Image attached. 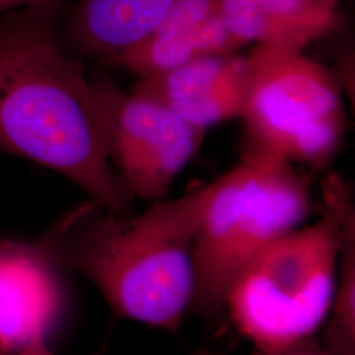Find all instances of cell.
<instances>
[{
  "mask_svg": "<svg viewBox=\"0 0 355 355\" xmlns=\"http://www.w3.org/2000/svg\"><path fill=\"white\" fill-rule=\"evenodd\" d=\"M60 3L0 15V154L54 170L107 211L132 215L136 199L110 161L91 76L57 35Z\"/></svg>",
  "mask_w": 355,
  "mask_h": 355,
  "instance_id": "6da1fadb",
  "label": "cell"
},
{
  "mask_svg": "<svg viewBox=\"0 0 355 355\" xmlns=\"http://www.w3.org/2000/svg\"><path fill=\"white\" fill-rule=\"evenodd\" d=\"M203 199L200 187L137 216L114 215L89 199L67 209L37 243L55 266L85 275L114 316L177 331L193 300L192 248Z\"/></svg>",
  "mask_w": 355,
  "mask_h": 355,
  "instance_id": "7a4b0ae2",
  "label": "cell"
},
{
  "mask_svg": "<svg viewBox=\"0 0 355 355\" xmlns=\"http://www.w3.org/2000/svg\"><path fill=\"white\" fill-rule=\"evenodd\" d=\"M353 216L349 184L338 175L327 178L320 218L270 243L233 280L225 312L255 347L316 336L329 311L343 232Z\"/></svg>",
  "mask_w": 355,
  "mask_h": 355,
  "instance_id": "3957f363",
  "label": "cell"
},
{
  "mask_svg": "<svg viewBox=\"0 0 355 355\" xmlns=\"http://www.w3.org/2000/svg\"><path fill=\"white\" fill-rule=\"evenodd\" d=\"M203 189L192 248L195 291L190 313L212 321L225 312L229 288L242 268L302 225L312 211V196L306 178L291 162L252 148Z\"/></svg>",
  "mask_w": 355,
  "mask_h": 355,
  "instance_id": "277c9868",
  "label": "cell"
},
{
  "mask_svg": "<svg viewBox=\"0 0 355 355\" xmlns=\"http://www.w3.org/2000/svg\"><path fill=\"white\" fill-rule=\"evenodd\" d=\"M241 120L249 148L288 162L321 167L346 129L343 86L303 51L255 45Z\"/></svg>",
  "mask_w": 355,
  "mask_h": 355,
  "instance_id": "5b68a950",
  "label": "cell"
},
{
  "mask_svg": "<svg viewBox=\"0 0 355 355\" xmlns=\"http://www.w3.org/2000/svg\"><path fill=\"white\" fill-rule=\"evenodd\" d=\"M101 108L110 161L135 199H166L178 174L200 149L205 129L110 76H91Z\"/></svg>",
  "mask_w": 355,
  "mask_h": 355,
  "instance_id": "8992f818",
  "label": "cell"
},
{
  "mask_svg": "<svg viewBox=\"0 0 355 355\" xmlns=\"http://www.w3.org/2000/svg\"><path fill=\"white\" fill-rule=\"evenodd\" d=\"M248 55L215 54L140 79L132 91L164 104L192 125L241 119L249 89Z\"/></svg>",
  "mask_w": 355,
  "mask_h": 355,
  "instance_id": "52a82bcc",
  "label": "cell"
},
{
  "mask_svg": "<svg viewBox=\"0 0 355 355\" xmlns=\"http://www.w3.org/2000/svg\"><path fill=\"white\" fill-rule=\"evenodd\" d=\"M37 241H19L0 255V352L46 340L64 311V287Z\"/></svg>",
  "mask_w": 355,
  "mask_h": 355,
  "instance_id": "ba28073f",
  "label": "cell"
},
{
  "mask_svg": "<svg viewBox=\"0 0 355 355\" xmlns=\"http://www.w3.org/2000/svg\"><path fill=\"white\" fill-rule=\"evenodd\" d=\"M220 17L245 46L303 51L340 26L336 10L311 0H221Z\"/></svg>",
  "mask_w": 355,
  "mask_h": 355,
  "instance_id": "9c48e42d",
  "label": "cell"
},
{
  "mask_svg": "<svg viewBox=\"0 0 355 355\" xmlns=\"http://www.w3.org/2000/svg\"><path fill=\"white\" fill-rule=\"evenodd\" d=\"M175 0H79L69 41L86 58L108 64L150 36Z\"/></svg>",
  "mask_w": 355,
  "mask_h": 355,
  "instance_id": "30bf717a",
  "label": "cell"
},
{
  "mask_svg": "<svg viewBox=\"0 0 355 355\" xmlns=\"http://www.w3.org/2000/svg\"><path fill=\"white\" fill-rule=\"evenodd\" d=\"M243 46L218 16L189 33H152L107 64L124 67L144 79L174 70L205 55L239 53Z\"/></svg>",
  "mask_w": 355,
  "mask_h": 355,
  "instance_id": "8fae6325",
  "label": "cell"
},
{
  "mask_svg": "<svg viewBox=\"0 0 355 355\" xmlns=\"http://www.w3.org/2000/svg\"><path fill=\"white\" fill-rule=\"evenodd\" d=\"M318 337L333 355H355V216L343 232L334 290Z\"/></svg>",
  "mask_w": 355,
  "mask_h": 355,
  "instance_id": "7c38bea8",
  "label": "cell"
},
{
  "mask_svg": "<svg viewBox=\"0 0 355 355\" xmlns=\"http://www.w3.org/2000/svg\"><path fill=\"white\" fill-rule=\"evenodd\" d=\"M221 0H175L165 19L153 33H189L220 16Z\"/></svg>",
  "mask_w": 355,
  "mask_h": 355,
  "instance_id": "4fadbf2b",
  "label": "cell"
},
{
  "mask_svg": "<svg viewBox=\"0 0 355 355\" xmlns=\"http://www.w3.org/2000/svg\"><path fill=\"white\" fill-rule=\"evenodd\" d=\"M249 355H333L318 340V336L270 347H255Z\"/></svg>",
  "mask_w": 355,
  "mask_h": 355,
  "instance_id": "5bb4252c",
  "label": "cell"
},
{
  "mask_svg": "<svg viewBox=\"0 0 355 355\" xmlns=\"http://www.w3.org/2000/svg\"><path fill=\"white\" fill-rule=\"evenodd\" d=\"M0 355H55L53 352H51V349H49V346H48V343H46V340H42V338H40V340H35V341H32V343H28L24 347H21V349H19V350H16V352H12V353H1L0 352ZM101 355V354H96Z\"/></svg>",
  "mask_w": 355,
  "mask_h": 355,
  "instance_id": "9a60e30c",
  "label": "cell"
},
{
  "mask_svg": "<svg viewBox=\"0 0 355 355\" xmlns=\"http://www.w3.org/2000/svg\"><path fill=\"white\" fill-rule=\"evenodd\" d=\"M60 1L61 0H0V15L10 12L13 10L29 7V6L51 4V3H60Z\"/></svg>",
  "mask_w": 355,
  "mask_h": 355,
  "instance_id": "2e32d148",
  "label": "cell"
},
{
  "mask_svg": "<svg viewBox=\"0 0 355 355\" xmlns=\"http://www.w3.org/2000/svg\"><path fill=\"white\" fill-rule=\"evenodd\" d=\"M19 243V241H15V240H10V239H6L3 236H0V255L1 254L8 253L11 252L12 249L16 248V245Z\"/></svg>",
  "mask_w": 355,
  "mask_h": 355,
  "instance_id": "e0dca14e",
  "label": "cell"
},
{
  "mask_svg": "<svg viewBox=\"0 0 355 355\" xmlns=\"http://www.w3.org/2000/svg\"><path fill=\"white\" fill-rule=\"evenodd\" d=\"M311 1L316 3L318 6L330 8V10H336L337 4H338V0H311Z\"/></svg>",
  "mask_w": 355,
  "mask_h": 355,
  "instance_id": "ac0fdd59",
  "label": "cell"
},
{
  "mask_svg": "<svg viewBox=\"0 0 355 355\" xmlns=\"http://www.w3.org/2000/svg\"><path fill=\"white\" fill-rule=\"evenodd\" d=\"M192 355H215L214 353H211L209 350H207V349H199V350H196L195 353Z\"/></svg>",
  "mask_w": 355,
  "mask_h": 355,
  "instance_id": "d6986e66",
  "label": "cell"
}]
</instances>
